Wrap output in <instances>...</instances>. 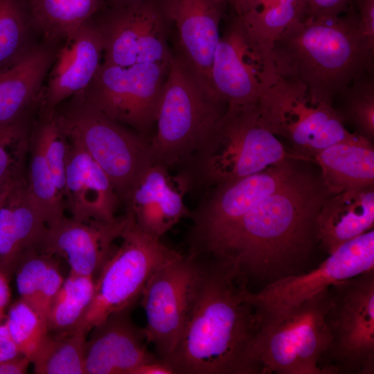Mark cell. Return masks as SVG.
<instances>
[{
  "mask_svg": "<svg viewBox=\"0 0 374 374\" xmlns=\"http://www.w3.org/2000/svg\"><path fill=\"white\" fill-rule=\"evenodd\" d=\"M211 258L200 260L183 330L164 361L175 374H260L248 278L232 260Z\"/></svg>",
  "mask_w": 374,
  "mask_h": 374,
  "instance_id": "6da1fadb",
  "label": "cell"
},
{
  "mask_svg": "<svg viewBox=\"0 0 374 374\" xmlns=\"http://www.w3.org/2000/svg\"><path fill=\"white\" fill-rule=\"evenodd\" d=\"M329 195L321 177L300 170L255 204L211 256L233 260L248 280L299 274L317 244V217Z\"/></svg>",
  "mask_w": 374,
  "mask_h": 374,
  "instance_id": "7a4b0ae2",
  "label": "cell"
},
{
  "mask_svg": "<svg viewBox=\"0 0 374 374\" xmlns=\"http://www.w3.org/2000/svg\"><path fill=\"white\" fill-rule=\"evenodd\" d=\"M374 46L350 2L335 17L306 16L276 39L271 58L277 75L304 84L315 99L333 105L337 95L373 71Z\"/></svg>",
  "mask_w": 374,
  "mask_h": 374,
  "instance_id": "3957f363",
  "label": "cell"
},
{
  "mask_svg": "<svg viewBox=\"0 0 374 374\" xmlns=\"http://www.w3.org/2000/svg\"><path fill=\"white\" fill-rule=\"evenodd\" d=\"M55 112L69 140L80 145L101 167L125 205L154 163L150 140L95 107L84 91L65 100Z\"/></svg>",
  "mask_w": 374,
  "mask_h": 374,
  "instance_id": "277c9868",
  "label": "cell"
},
{
  "mask_svg": "<svg viewBox=\"0 0 374 374\" xmlns=\"http://www.w3.org/2000/svg\"><path fill=\"white\" fill-rule=\"evenodd\" d=\"M329 287L286 310H257L254 344L260 374H325L323 364L330 344L325 314Z\"/></svg>",
  "mask_w": 374,
  "mask_h": 374,
  "instance_id": "5b68a950",
  "label": "cell"
},
{
  "mask_svg": "<svg viewBox=\"0 0 374 374\" xmlns=\"http://www.w3.org/2000/svg\"><path fill=\"white\" fill-rule=\"evenodd\" d=\"M184 59L173 53L150 144L154 163L190 159L225 112Z\"/></svg>",
  "mask_w": 374,
  "mask_h": 374,
  "instance_id": "8992f818",
  "label": "cell"
},
{
  "mask_svg": "<svg viewBox=\"0 0 374 374\" xmlns=\"http://www.w3.org/2000/svg\"><path fill=\"white\" fill-rule=\"evenodd\" d=\"M290 157L299 159L263 125L256 103L226 109L191 159L194 177L202 184L215 186L256 174Z\"/></svg>",
  "mask_w": 374,
  "mask_h": 374,
  "instance_id": "52a82bcc",
  "label": "cell"
},
{
  "mask_svg": "<svg viewBox=\"0 0 374 374\" xmlns=\"http://www.w3.org/2000/svg\"><path fill=\"white\" fill-rule=\"evenodd\" d=\"M128 214L121 244L106 260L95 280L91 301L72 330L87 335L109 315L130 307L141 297L154 272L181 253L160 238L143 231Z\"/></svg>",
  "mask_w": 374,
  "mask_h": 374,
  "instance_id": "ba28073f",
  "label": "cell"
},
{
  "mask_svg": "<svg viewBox=\"0 0 374 374\" xmlns=\"http://www.w3.org/2000/svg\"><path fill=\"white\" fill-rule=\"evenodd\" d=\"M263 125L283 137L300 159L362 137L350 132L333 105L314 98L302 83L276 75L256 103Z\"/></svg>",
  "mask_w": 374,
  "mask_h": 374,
  "instance_id": "9c48e42d",
  "label": "cell"
},
{
  "mask_svg": "<svg viewBox=\"0 0 374 374\" xmlns=\"http://www.w3.org/2000/svg\"><path fill=\"white\" fill-rule=\"evenodd\" d=\"M325 374L374 373V269L329 287Z\"/></svg>",
  "mask_w": 374,
  "mask_h": 374,
  "instance_id": "30bf717a",
  "label": "cell"
},
{
  "mask_svg": "<svg viewBox=\"0 0 374 374\" xmlns=\"http://www.w3.org/2000/svg\"><path fill=\"white\" fill-rule=\"evenodd\" d=\"M290 157L256 174L215 186L192 213L190 254L213 255L242 217L300 170Z\"/></svg>",
  "mask_w": 374,
  "mask_h": 374,
  "instance_id": "8fae6325",
  "label": "cell"
},
{
  "mask_svg": "<svg viewBox=\"0 0 374 374\" xmlns=\"http://www.w3.org/2000/svg\"><path fill=\"white\" fill-rule=\"evenodd\" d=\"M170 64L138 63L119 66L102 62L83 91L84 96L109 118L150 140L148 134L155 124Z\"/></svg>",
  "mask_w": 374,
  "mask_h": 374,
  "instance_id": "7c38bea8",
  "label": "cell"
},
{
  "mask_svg": "<svg viewBox=\"0 0 374 374\" xmlns=\"http://www.w3.org/2000/svg\"><path fill=\"white\" fill-rule=\"evenodd\" d=\"M93 18L103 38V63L119 66L171 63L173 53L168 44L171 23L161 0L105 6Z\"/></svg>",
  "mask_w": 374,
  "mask_h": 374,
  "instance_id": "4fadbf2b",
  "label": "cell"
},
{
  "mask_svg": "<svg viewBox=\"0 0 374 374\" xmlns=\"http://www.w3.org/2000/svg\"><path fill=\"white\" fill-rule=\"evenodd\" d=\"M199 264L198 256L181 253L159 267L142 292L145 335L161 359L170 355L183 330Z\"/></svg>",
  "mask_w": 374,
  "mask_h": 374,
  "instance_id": "5bb4252c",
  "label": "cell"
},
{
  "mask_svg": "<svg viewBox=\"0 0 374 374\" xmlns=\"http://www.w3.org/2000/svg\"><path fill=\"white\" fill-rule=\"evenodd\" d=\"M276 74L270 54L247 35L235 16L216 47L211 80L217 97L233 109L256 104Z\"/></svg>",
  "mask_w": 374,
  "mask_h": 374,
  "instance_id": "9a60e30c",
  "label": "cell"
},
{
  "mask_svg": "<svg viewBox=\"0 0 374 374\" xmlns=\"http://www.w3.org/2000/svg\"><path fill=\"white\" fill-rule=\"evenodd\" d=\"M374 269V231L341 245L317 268L268 283L252 300L261 312L286 310L338 282Z\"/></svg>",
  "mask_w": 374,
  "mask_h": 374,
  "instance_id": "2e32d148",
  "label": "cell"
},
{
  "mask_svg": "<svg viewBox=\"0 0 374 374\" xmlns=\"http://www.w3.org/2000/svg\"><path fill=\"white\" fill-rule=\"evenodd\" d=\"M128 214L113 222L78 221L63 217L47 226L37 250L64 259L70 272L94 277L115 247L128 222Z\"/></svg>",
  "mask_w": 374,
  "mask_h": 374,
  "instance_id": "e0dca14e",
  "label": "cell"
},
{
  "mask_svg": "<svg viewBox=\"0 0 374 374\" xmlns=\"http://www.w3.org/2000/svg\"><path fill=\"white\" fill-rule=\"evenodd\" d=\"M161 4L177 30V54L210 93L222 102L214 90L211 69L220 39V24L227 6L225 0H161Z\"/></svg>",
  "mask_w": 374,
  "mask_h": 374,
  "instance_id": "ac0fdd59",
  "label": "cell"
},
{
  "mask_svg": "<svg viewBox=\"0 0 374 374\" xmlns=\"http://www.w3.org/2000/svg\"><path fill=\"white\" fill-rule=\"evenodd\" d=\"M103 51V38L93 17L67 35L60 42L47 75L39 107L53 111L85 90L102 63Z\"/></svg>",
  "mask_w": 374,
  "mask_h": 374,
  "instance_id": "d6986e66",
  "label": "cell"
},
{
  "mask_svg": "<svg viewBox=\"0 0 374 374\" xmlns=\"http://www.w3.org/2000/svg\"><path fill=\"white\" fill-rule=\"evenodd\" d=\"M132 309L109 315L89 332L86 374H132L139 366L158 358L147 348L143 328L132 321Z\"/></svg>",
  "mask_w": 374,
  "mask_h": 374,
  "instance_id": "ffe728a7",
  "label": "cell"
},
{
  "mask_svg": "<svg viewBox=\"0 0 374 374\" xmlns=\"http://www.w3.org/2000/svg\"><path fill=\"white\" fill-rule=\"evenodd\" d=\"M189 187L184 173L173 177L166 166L154 163L132 190L126 211L143 231L161 238L181 219L190 215L184 201Z\"/></svg>",
  "mask_w": 374,
  "mask_h": 374,
  "instance_id": "44dd1931",
  "label": "cell"
},
{
  "mask_svg": "<svg viewBox=\"0 0 374 374\" xmlns=\"http://www.w3.org/2000/svg\"><path fill=\"white\" fill-rule=\"evenodd\" d=\"M46 228L30 195L25 169L0 188V271L13 274L22 256L37 249Z\"/></svg>",
  "mask_w": 374,
  "mask_h": 374,
  "instance_id": "7402d4cb",
  "label": "cell"
},
{
  "mask_svg": "<svg viewBox=\"0 0 374 374\" xmlns=\"http://www.w3.org/2000/svg\"><path fill=\"white\" fill-rule=\"evenodd\" d=\"M64 179V204L78 221L113 222L121 201L101 167L78 144L69 141Z\"/></svg>",
  "mask_w": 374,
  "mask_h": 374,
  "instance_id": "603a6c76",
  "label": "cell"
},
{
  "mask_svg": "<svg viewBox=\"0 0 374 374\" xmlns=\"http://www.w3.org/2000/svg\"><path fill=\"white\" fill-rule=\"evenodd\" d=\"M61 42L42 38L21 58L0 71V126L38 107L44 82Z\"/></svg>",
  "mask_w": 374,
  "mask_h": 374,
  "instance_id": "cb8c5ba5",
  "label": "cell"
},
{
  "mask_svg": "<svg viewBox=\"0 0 374 374\" xmlns=\"http://www.w3.org/2000/svg\"><path fill=\"white\" fill-rule=\"evenodd\" d=\"M373 225L374 186L329 195L317 217V243L330 255Z\"/></svg>",
  "mask_w": 374,
  "mask_h": 374,
  "instance_id": "d4e9b609",
  "label": "cell"
},
{
  "mask_svg": "<svg viewBox=\"0 0 374 374\" xmlns=\"http://www.w3.org/2000/svg\"><path fill=\"white\" fill-rule=\"evenodd\" d=\"M314 159L330 195L374 186V149L364 137L332 144Z\"/></svg>",
  "mask_w": 374,
  "mask_h": 374,
  "instance_id": "484cf974",
  "label": "cell"
},
{
  "mask_svg": "<svg viewBox=\"0 0 374 374\" xmlns=\"http://www.w3.org/2000/svg\"><path fill=\"white\" fill-rule=\"evenodd\" d=\"M14 274L19 299L46 324L51 302L64 280L55 257L30 249L20 259Z\"/></svg>",
  "mask_w": 374,
  "mask_h": 374,
  "instance_id": "4316f807",
  "label": "cell"
},
{
  "mask_svg": "<svg viewBox=\"0 0 374 374\" xmlns=\"http://www.w3.org/2000/svg\"><path fill=\"white\" fill-rule=\"evenodd\" d=\"M34 26L42 38L62 41L106 6L105 0H29Z\"/></svg>",
  "mask_w": 374,
  "mask_h": 374,
  "instance_id": "83f0119b",
  "label": "cell"
},
{
  "mask_svg": "<svg viewBox=\"0 0 374 374\" xmlns=\"http://www.w3.org/2000/svg\"><path fill=\"white\" fill-rule=\"evenodd\" d=\"M37 33L29 0H0V71L37 44Z\"/></svg>",
  "mask_w": 374,
  "mask_h": 374,
  "instance_id": "f1b7e54d",
  "label": "cell"
},
{
  "mask_svg": "<svg viewBox=\"0 0 374 374\" xmlns=\"http://www.w3.org/2000/svg\"><path fill=\"white\" fill-rule=\"evenodd\" d=\"M87 335L68 331L49 333L32 360L37 374H86Z\"/></svg>",
  "mask_w": 374,
  "mask_h": 374,
  "instance_id": "f546056e",
  "label": "cell"
},
{
  "mask_svg": "<svg viewBox=\"0 0 374 374\" xmlns=\"http://www.w3.org/2000/svg\"><path fill=\"white\" fill-rule=\"evenodd\" d=\"M28 154L29 161L26 176L28 190L47 226H50L64 217V199L57 188L39 142L30 132Z\"/></svg>",
  "mask_w": 374,
  "mask_h": 374,
  "instance_id": "4dcf8cb0",
  "label": "cell"
},
{
  "mask_svg": "<svg viewBox=\"0 0 374 374\" xmlns=\"http://www.w3.org/2000/svg\"><path fill=\"white\" fill-rule=\"evenodd\" d=\"M94 287V277L70 272L51 302L46 320L48 332L72 330L89 307Z\"/></svg>",
  "mask_w": 374,
  "mask_h": 374,
  "instance_id": "1f68e13d",
  "label": "cell"
},
{
  "mask_svg": "<svg viewBox=\"0 0 374 374\" xmlns=\"http://www.w3.org/2000/svg\"><path fill=\"white\" fill-rule=\"evenodd\" d=\"M337 96L339 97V105L334 107L343 123L352 125L355 127V133L373 143L374 138L373 71L366 73L353 80Z\"/></svg>",
  "mask_w": 374,
  "mask_h": 374,
  "instance_id": "d6a6232c",
  "label": "cell"
},
{
  "mask_svg": "<svg viewBox=\"0 0 374 374\" xmlns=\"http://www.w3.org/2000/svg\"><path fill=\"white\" fill-rule=\"evenodd\" d=\"M30 132L39 142L55 184L64 199V179L70 142L55 110L38 106Z\"/></svg>",
  "mask_w": 374,
  "mask_h": 374,
  "instance_id": "836d02e7",
  "label": "cell"
},
{
  "mask_svg": "<svg viewBox=\"0 0 374 374\" xmlns=\"http://www.w3.org/2000/svg\"><path fill=\"white\" fill-rule=\"evenodd\" d=\"M37 109L12 123L0 126V188L26 169L29 132Z\"/></svg>",
  "mask_w": 374,
  "mask_h": 374,
  "instance_id": "e575fe53",
  "label": "cell"
},
{
  "mask_svg": "<svg viewBox=\"0 0 374 374\" xmlns=\"http://www.w3.org/2000/svg\"><path fill=\"white\" fill-rule=\"evenodd\" d=\"M5 322L21 354L31 362L48 334L46 324L19 299L10 306Z\"/></svg>",
  "mask_w": 374,
  "mask_h": 374,
  "instance_id": "d590c367",
  "label": "cell"
},
{
  "mask_svg": "<svg viewBox=\"0 0 374 374\" xmlns=\"http://www.w3.org/2000/svg\"><path fill=\"white\" fill-rule=\"evenodd\" d=\"M350 0H306L307 16L335 17L348 9Z\"/></svg>",
  "mask_w": 374,
  "mask_h": 374,
  "instance_id": "8d00e7d4",
  "label": "cell"
},
{
  "mask_svg": "<svg viewBox=\"0 0 374 374\" xmlns=\"http://www.w3.org/2000/svg\"><path fill=\"white\" fill-rule=\"evenodd\" d=\"M361 29L371 45L374 46V0H350Z\"/></svg>",
  "mask_w": 374,
  "mask_h": 374,
  "instance_id": "74e56055",
  "label": "cell"
},
{
  "mask_svg": "<svg viewBox=\"0 0 374 374\" xmlns=\"http://www.w3.org/2000/svg\"><path fill=\"white\" fill-rule=\"evenodd\" d=\"M4 319L0 317V361L10 359L21 355L10 335Z\"/></svg>",
  "mask_w": 374,
  "mask_h": 374,
  "instance_id": "f35d334b",
  "label": "cell"
},
{
  "mask_svg": "<svg viewBox=\"0 0 374 374\" xmlns=\"http://www.w3.org/2000/svg\"><path fill=\"white\" fill-rule=\"evenodd\" d=\"M30 361L23 355L15 358L0 361V374H24L27 370Z\"/></svg>",
  "mask_w": 374,
  "mask_h": 374,
  "instance_id": "ab89813d",
  "label": "cell"
},
{
  "mask_svg": "<svg viewBox=\"0 0 374 374\" xmlns=\"http://www.w3.org/2000/svg\"><path fill=\"white\" fill-rule=\"evenodd\" d=\"M132 374H175V373L166 362L157 358L139 366Z\"/></svg>",
  "mask_w": 374,
  "mask_h": 374,
  "instance_id": "60d3db41",
  "label": "cell"
},
{
  "mask_svg": "<svg viewBox=\"0 0 374 374\" xmlns=\"http://www.w3.org/2000/svg\"><path fill=\"white\" fill-rule=\"evenodd\" d=\"M9 277L0 271V317H6L4 310L10 300Z\"/></svg>",
  "mask_w": 374,
  "mask_h": 374,
  "instance_id": "b9f144b4",
  "label": "cell"
},
{
  "mask_svg": "<svg viewBox=\"0 0 374 374\" xmlns=\"http://www.w3.org/2000/svg\"><path fill=\"white\" fill-rule=\"evenodd\" d=\"M252 0H225L234 11L235 16L242 15L249 7Z\"/></svg>",
  "mask_w": 374,
  "mask_h": 374,
  "instance_id": "7bdbcfd3",
  "label": "cell"
},
{
  "mask_svg": "<svg viewBox=\"0 0 374 374\" xmlns=\"http://www.w3.org/2000/svg\"><path fill=\"white\" fill-rule=\"evenodd\" d=\"M145 0H106L107 7H120L137 3Z\"/></svg>",
  "mask_w": 374,
  "mask_h": 374,
  "instance_id": "ee69618b",
  "label": "cell"
}]
</instances>
